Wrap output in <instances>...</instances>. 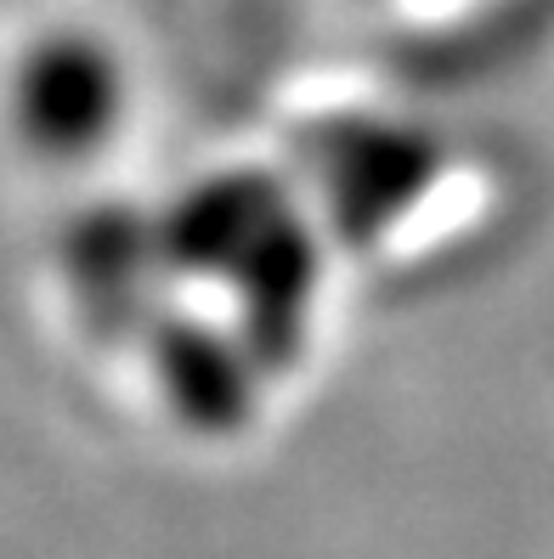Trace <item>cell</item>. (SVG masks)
Instances as JSON below:
<instances>
[{
	"instance_id": "obj_1",
	"label": "cell",
	"mask_w": 554,
	"mask_h": 559,
	"mask_svg": "<svg viewBox=\"0 0 554 559\" xmlns=\"http://www.w3.org/2000/svg\"><path fill=\"white\" fill-rule=\"evenodd\" d=\"M0 124L28 164L57 176L119 153L130 124V62L114 35L62 17L17 40L0 80Z\"/></svg>"
}]
</instances>
